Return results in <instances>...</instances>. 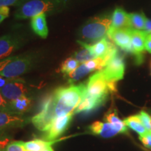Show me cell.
<instances>
[{
  "mask_svg": "<svg viewBox=\"0 0 151 151\" xmlns=\"http://www.w3.org/2000/svg\"><path fill=\"white\" fill-rule=\"evenodd\" d=\"M86 85L84 83L57 88L43 98L40 110L31 118V122L37 129L46 131L55 119L73 113L86 97Z\"/></svg>",
  "mask_w": 151,
  "mask_h": 151,
  "instance_id": "cell-1",
  "label": "cell"
},
{
  "mask_svg": "<svg viewBox=\"0 0 151 151\" xmlns=\"http://www.w3.org/2000/svg\"><path fill=\"white\" fill-rule=\"evenodd\" d=\"M65 0H27L20 5L15 17L18 20H23L46 12L58 10L65 5Z\"/></svg>",
  "mask_w": 151,
  "mask_h": 151,
  "instance_id": "cell-2",
  "label": "cell"
},
{
  "mask_svg": "<svg viewBox=\"0 0 151 151\" xmlns=\"http://www.w3.org/2000/svg\"><path fill=\"white\" fill-rule=\"evenodd\" d=\"M33 58L31 55L9 56L0 60V76L16 78L31 69Z\"/></svg>",
  "mask_w": 151,
  "mask_h": 151,
  "instance_id": "cell-3",
  "label": "cell"
},
{
  "mask_svg": "<svg viewBox=\"0 0 151 151\" xmlns=\"http://www.w3.org/2000/svg\"><path fill=\"white\" fill-rule=\"evenodd\" d=\"M111 25V18L104 16L95 17L88 21L81 28L79 35L87 42L101 40L107 35Z\"/></svg>",
  "mask_w": 151,
  "mask_h": 151,
  "instance_id": "cell-4",
  "label": "cell"
},
{
  "mask_svg": "<svg viewBox=\"0 0 151 151\" xmlns=\"http://www.w3.org/2000/svg\"><path fill=\"white\" fill-rule=\"evenodd\" d=\"M86 95L98 99H107L109 92H116V83L109 82L101 70L97 71L88 79Z\"/></svg>",
  "mask_w": 151,
  "mask_h": 151,
  "instance_id": "cell-5",
  "label": "cell"
},
{
  "mask_svg": "<svg viewBox=\"0 0 151 151\" xmlns=\"http://www.w3.org/2000/svg\"><path fill=\"white\" fill-rule=\"evenodd\" d=\"M73 114V113H71L55 119L48 129L43 132L44 134L42 137L45 141L57 140L58 137L63 134L70 126Z\"/></svg>",
  "mask_w": 151,
  "mask_h": 151,
  "instance_id": "cell-6",
  "label": "cell"
},
{
  "mask_svg": "<svg viewBox=\"0 0 151 151\" xmlns=\"http://www.w3.org/2000/svg\"><path fill=\"white\" fill-rule=\"evenodd\" d=\"M125 71V63L123 57L117 53L106 67L101 69L105 78L109 82L117 83L122 80Z\"/></svg>",
  "mask_w": 151,
  "mask_h": 151,
  "instance_id": "cell-7",
  "label": "cell"
},
{
  "mask_svg": "<svg viewBox=\"0 0 151 151\" xmlns=\"http://www.w3.org/2000/svg\"><path fill=\"white\" fill-rule=\"evenodd\" d=\"M27 92V88L25 82L19 78H12L0 89L1 95L8 102H11L20 96L24 95Z\"/></svg>",
  "mask_w": 151,
  "mask_h": 151,
  "instance_id": "cell-8",
  "label": "cell"
},
{
  "mask_svg": "<svg viewBox=\"0 0 151 151\" xmlns=\"http://www.w3.org/2000/svg\"><path fill=\"white\" fill-rule=\"evenodd\" d=\"M131 30L132 29H116L111 27L107 32V36L122 50L133 53Z\"/></svg>",
  "mask_w": 151,
  "mask_h": 151,
  "instance_id": "cell-9",
  "label": "cell"
},
{
  "mask_svg": "<svg viewBox=\"0 0 151 151\" xmlns=\"http://www.w3.org/2000/svg\"><path fill=\"white\" fill-rule=\"evenodd\" d=\"M22 44V39L16 34H8L0 37V60L16 51Z\"/></svg>",
  "mask_w": 151,
  "mask_h": 151,
  "instance_id": "cell-10",
  "label": "cell"
},
{
  "mask_svg": "<svg viewBox=\"0 0 151 151\" xmlns=\"http://www.w3.org/2000/svg\"><path fill=\"white\" fill-rule=\"evenodd\" d=\"M31 122V118L0 111V130L24 127Z\"/></svg>",
  "mask_w": 151,
  "mask_h": 151,
  "instance_id": "cell-11",
  "label": "cell"
},
{
  "mask_svg": "<svg viewBox=\"0 0 151 151\" xmlns=\"http://www.w3.org/2000/svg\"><path fill=\"white\" fill-rule=\"evenodd\" d=\"M147 32L143 30L132 29V44L133 48V54L136 58L138 64L143 62V52L145 48V42Z\"/></svg>",
  "mask_w": 151,
  "mask_h": 151,
  "instance_id": "cell-12",
  "label": "cell"
},
{
  "mask_svg": "<svg viewBox=\"0 0 151 151\" xmlns=\"http://www.w3.org/2000/svg\"><path fill=\"white\" fill-rule=\"evenodd\" d=\"M111 27L116 29H132L129 15L123 9L116 8L111 16Z\"/></svg>",
  "mask_w": 151,
  "mask_h": 151,
  "instance_id": "cell-13",
  "label": "cell"
},
{
  "mask_svg": "<svg viewBox=\"0 0 151 151\" xmlns=\"http://www.w3.org/2000/svg\"><path fill=\"white\" fill-rule=\"evenodd\" d=\"M88 129L94 135H98L104 138H110L116 136L118 132L114 127L108 122L100 121L94 122L90 124Z\"/></svg>",
  "mask_w": 151,
  "mask_h": 151,
  "instance_id": "cell-14",
  "label": "cell"
},
{
  "mask_svg": "<svg viewBox=\"0 0 151 151\" xmlns=\"http://www.w3.org/2000/svg\"><path fill=\"white\" fill-rule=\"evenodd\" d=\"M106 101V99H98L86 94V97L76 107V109L73 111V113L91 112L102 106Z\"/></svg>",
  "mask_w": 151,
  "mask_h": 151,
  "instance_id": "cell-15",
  "label": "cell"
},
{
  "mask_svg": "<svg viewBox=\"0 0 151 151\" xmlns=\"http://www.w3.org/2000/svg\"><path fill=\"white\" fill-rule=\"evenodd\" d=\"M9 103L12 114L21 116L27 113L31 108L32 99L24 94Z\"/></svg>",
  "mask_w": 151,
  "mask_h": 151,
  "instance_id": "cell-16",
  "label": "cell"
},
{
  "mask_svg": "<svg viewBox=\"0 0 151 151\" xmlns=\"http://www.w3.org/2000/svg\"><path fill=\"white\" fill-rule=\"evenodd\" d=\"M83 43L89 48V50L91 51L92 55H93L95 58L104 57L108 53L109 50H110L113 45V43L110 42L105 37L101 39V40L98 41L94 44H88V43H85L84 41Z\"/></svg>",
  "mask_w": 151,
  "mask_h": 151,
  "instance_id": "cell-17",
  "label": "cell"
},
{
  "mask_svg": "<svg viewBox=\"0 0 151 151\" xmlns=\"http://www.w3.org/2000/svg\"><path fill=\"white\" fill-rule=\"evenodd\" d=\"M32 29L35 33L43 39H46L48 35V28L46 22V14H41L31 18Z\"/></svg>",
  "mask_w": 151,
  "mask_h": 151,
  "instance_id": "cell-18",
  "label": "cell"
},
{
  "mask_svg": "<svg viewBox=\"0 0 151 151\" xmlns=\"http://www.w3.org/2000/svg\"><path fill=\"white\" fill-rule=\"evenodd\" d=\"M104 120L108 123L112 124L118 133H127V127L125 125L124 121L120 120L116 111H113L112 109H110L105 114Z\"/></svg>",
  "mask_w": 151,
  "mask_h": 151,
  "instance_id": "cell-19",
  "label": "cell"
},
{
  "mask_svg": "<svg viewBox=\"0 0 151 151\" xmlns=\"http://www.w3.org/2000/svg\"><path fill=\"white\" fill-rule=\"evenodd\" d=\"M65 139H67V138L57 139V140L51 141L41 140V139H34V140L27 141V142H24V146L27 151H43L48 147L51 146L54 143Z\"/></svg>",
  "mask_w": 151,
  "mask_h": 151,
  "instance_id": "cell-20",
  "label": "cell"
},
{
  "mask_svg": "<svg viewBox=\"0 0 151 151\" xmlns=\"http://www.w3.org/2000/svg\"><path fill=\"white\" fill-rule=\"evenodd\" d=\"M123 121L127 127L137 132L139 135L144 134L148 132V130L146 129V128L145 127V126L141 122L139 115H134V116L128 117L124 119Z\"/></svg>",
  "mask_w": 151,
  "mask_h": 151,
  "instance_id": "cell-21",
  "label": "cell"
},
{
  "mask_svg": "<svg viewBox=\"0 0 151 151\" xmlns=\"http://www.w3.org/2000/svg\"><path fill=\"white\" fill-rule=\"evenodd\" d=\"M90 72H92V71H90V69H88L84 62V63H81L74 71H72L67 76H66L65 78H67L68 83L69 84L73 85L76 82L80 80V79L83 78L84 76H86V75H88Z\"/></svg>",
  "mask_w": 151,
  "mask_h": 151,
  "instance_id": "cell-22",
  "label": "cell"
},
{
  "mask_svg": "<svg viewBox=\"0 0 151 151\" xmlns=\"http://www.w3.org/2000/svg\"><path fill=\"white\" fill-rule=\"evenodd\" d=\"M79 44L82 46V48L76 51L73 55V58L78 61L79 63H84L90 60L95 59L94 56L92 55L91 51L89 50V48L84 44L83 41H77Z\"/></svg>",
  "mask_w": 151,
  "mask_h": 151,
  "instance_id": "cell-23",
  "label": "cell"
},
{
  "mask_svg": "<svg viewBox=\"0 0 151 151\" xmlns=\"http://www.w3.org/2000/svg\"><path fill=\"white\" fill-rule=\"evenodd\" d=\"M130 24L132 29L143 30L145 27V22H146V17L145 15L141 13H132L129 14Z\"/></svg>",
  "mask_w": 151,
  "mask_h": 151,
  "instance_id": "cell-24",
  "label": "cell"
},
{
  "mask_svg": "<svg viewBox=\"0 0 151 151\" xmlns=\"http://www.w3.org/2000/svg\"><path fill=\"white\" fill-rule=\"evenodd\" d=\"M78 65L79 62L74 58H69L62 62L60 67V72L63 73L66 77L74 71Z\"/></svg>",
  "mask_w": 151,
  "mask_h": 151,
  "instance_id": "cell-25",
  "label": "cell"
},
{
  "mask_svg": "<svg viewBox=\"0 0 151 151\" xmlns=\"http://www.w3.org/2000/svg\"><path fill=\"white\" fill-rule=\"evenodd\" d=\"M4 151H27L24 146V142L20 141H14L8 143Z\"/></svg>",
  "mask_w": 151,
  "mask_h": 151,
  "instance_id": "cell-26",
  "label": "cell"
},
{
  "mask_svg": "<svg viewBox=\"0 0 151 151\" xmlns=\"http://www.w3.org/2000/svg\"><path fill=\"white\" fill-rule=\"evenodd\" d=\"M139 116L146 129L149 132H151V116L145 111H141L139 114Z\"/></svg>",
  "mask_w": 151,
  "mask_h": 151,
  "instance_id": "cell-27",
  "label": "cell"
},
{
  "mask_svg": "<svg viewBox=\"0 0 151 151\" xmlns=\"http://www.w3.org/2000/svg\"><path fill=\"white\" fill-rule=\"evenodd\" d=\"M0 111H3V112L9 113L12 114L10 107V103L8 102L4 98L3 96L1 95V92H0Z\"/></svg>",
  "mask_w": 151,
  "mask_h": 151,
  "instance_id": "cell-28",
  "label": "cell"
},
{
  "mask_svg": "<svg viewBox=\"0 0 151 151\" xmlns=\"http://www.w3.org/2000/svg\"><path fill=\"white\" fill-rule=\"evenodd\" d=\"M139 139L146 148L151 150V132L148 131L144 134L139 135Z\"/></svg>",
  "mask_w": 151,
  "mask_h": 151,
  "instance_id": "cell-29",
  "label": "cell"
},
{
  "mask_svg": "<svg viewBox=\"0 0 151 151\" xmlns=\"http://www.w3.org/2000/svg\"><path fill=\"white\" fill-rule=\"evenodd\" d=\"M145 48L147 51L151 53V33L147 32L145 42Z\"/></svg>",
  "mask_w": 151,
  "mask_h": 151,
  "instance_id": "cell-30",
  "label": "cell"
},
{
  "mask_svg": "<svg viewBox=\"0 0 151 151\" xmlns=\"http://www.w3.org/2000/svg\"><path fill=\"white\" fill-rule=\"evenodd\" d=\"M20 0H0V6H9L16 4Z\"/></svg>",
  "mask_w": 151,
  "mask_h": 151,
  "instance_id": "cell-31",
  "label": "cell"
},
{
  "mask_svg": "<svg viewBox=\"0 0 151 151\" xmlns=\"http://www.w3.org/2000/svg\"><path fill=\"white\" fill-rule=\"evenodd\" d=\"M144 30L148 33H151V20L146 18V22H145V27Z\"/></svg>",
  "mask_w": 151,
  "mask_h": 151,
  "instance_id": "cell-32",
  "label": "cell"
},
{
  "mask_svg": "<svg viewBox=\"0 0 151 151\" xmlns=\"http://www.w3.org/2000/svg\"><path fill=\"white\" fill-rule=\"evenodd\" d=\"M11 79L12 78H5V77L0 76V89L2 88L7 83L9 82V81L11 80Z\"/></svg>",
  "mask_w": 151,
  "mask_h": 151,
  "instance_id": "cell-33",
  "label": "cell"
},
{
  "mask_svg": "<svg viewBox=\"0 0 151 151\" xmlns=\"http://www.w3.org/2000/svg\"><path fill=\"white\" fill-rule=\"evenodd\" d=\"M9 141V139H8V138H5V139H4L3 140H1V141H0V151L4 150L5 147L6 146L7 144H8Z\"/></svg>",
  "mask_w": 151,
  "mask_h": 151,
  "instance_id": "cell-34",
  "label": "cell"
},
{
  "mask_svg": "<svg viewBox=\"0 0 151 151\" xmlns=\"http://www.w3.org/2000/svg\"><path fill=\"white\" fill-rule=\"evenodd\" d=\"M6 138L5 137V132L4 131H2V130H0V141L3 140L4 139Z\"/></svg>",
  "mask_w": 151,
  "mask_h": 151,
  "instance_id": "cell-35",
  "label": "cell"
},
{
  "mask_svg": "<svg viewBox=\"0 0 151 151\" xmlns=\"http://www.w3.org/2000/svg\"><path fill=\"white\" fill-rule=\"evenodd\" d=\"M5 18H6V17H5L4 16H3V15L1 14V12H0V23H1V22H2Z\"/></svg>",
  "mask_w": 151,
  "mask_h": 151,
  "instance_id": "cell-36",
  "label": "cell"
},
{
  "mask_svg": "<svg viewBox=\"0 0 151 151\" xmlns=\"http://www.w3.org/2000/svg\"><path fill=\"white\" fill-rule=\"evenodd\" d=\"M43 151H54L53 148H52V146H50V147H48V148H46V149H44Z\"/></svg>",
  "mask_w": 151,
  "mask_h": 151,
  "instance_id": "cell-37",
  "label": "cell"
},
{
  "mask_svg": "<svg viewBox=\"0 0 151 151\" xmlns=\"http://www.w3.org/2000/svg\"><path fill=\"white\" fill-rule=\"evenodd\" d=\"M150 75H151V60H150Z\"/></svg>",
  "mask_w": 151,
  "mask_h": 151,
  "instance_id": "cell-38",
  "label": "cell"
}]
</instances>
